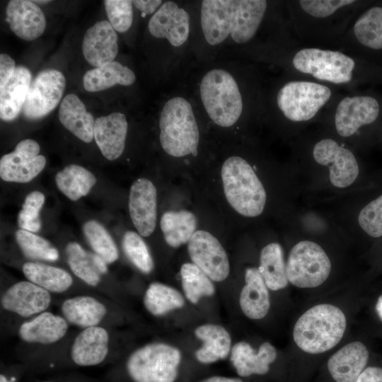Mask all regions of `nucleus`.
Segmentation results:
<instances>
[{
  "label": "nucleus",
  "mask_w": 382,
  "mask_h": 382,
  "mask_svg": "<svg viewBox=\"0 0 382 382\" xmlns=\"http://www.w3.org/2000/svg\"><path fill=\"white\" fill-rule=\"evenodd\" d=\"M299 225L292 217V239L286 253V274L292 289L307 301L352 283L350 246L330 224Z\"/></svg>",
  "instance_id": "1"
},
{
  "label": "nucleus",
  "mask_w": 382,
  "mask_h": 382,
  "mask_svg": "<svg viewBox=\"0 0 382 382\" xmlns=\"http://www.w3.org/2000/svg\"><path fill=\"white\" fill-rule=\"evenodd\" d=\"M354 306L352 283L303 303L292 320V357L327 359L351 335Z\"/></svg>",
  "instance_id": "2"
},
{
  "label": "nucleus",
  "mask_w": 382,
  "mask_h": 382,
  "mask_svg": "<svg viewBox=\"0 0 382 382\" xmlns=\"http://www.w3.org/2000/svg\"><path fill=\"white\" fill-rule=\"evenodd\" d=\"M292 173L303 178L304 186L337 197L351 194L361 174L352 147L323 127L311 134L301 132L292 139Z\"/></svg>",
  "instance_id": "3"
},
{
  "label": "nucleus",
  "mask_w": 382,
  "mask_h": 382,
  "mask_svg": "<svg viewBox=\"0 0 382 382\" xmlns=\"http://www.w3.org/2000/svg\"><path fill=\"white\" fill-rule=\"evenodd\" d=\"M355 0H296L286 3L288 25L292 37L299 42L320 47L334 44L352 21Z\"/></svg>",
  "instance_id": "4"
},
{
  "label": "nucleus",
  "mask_w": 382,
  "mask_h": 382,
  "mask_svg": "<svg viewBox=\"0 0 382 382\" xmlns=\"http://www.w3.org/2000/svg\"><path fill=\"white\" fill-rule=\"evenodd\" d=\"M267 9L265 0H204L200 10L204 37L211 45L227 40L248 43L260 31Z\"/></svg>",
  "instance_id": "5"
},
{
  "label": "nucleus",
  "mask_w": 382,
  "mask_h": 382,
  "mask_svg": "<svg viewBox=\"0 0 382 382\" xmlns=\"http://www.w3.org/2000/svg\"><path fill=\"white\" fill-rule=\"evenodd\" d=\"M284 54L291 76L349 92L361 77V65L355 54L340 49L298 45L286 49Z\"/></svg>",
  "instance_id": "6"
},
{
  "label": "nucleus",
  "mask_w": 382,
  "mask_h": 382,
  "mask_svg": "<svg viewBox=\"0 0 382 382\" xmlns=\"http://www.w3.org/2000/svg\"><path fill=\"white\" fill-rule=\"evenodd\" d=\"M338 89L305 79L291 76L279 87L275 105L292 139L313 122L339 96Z\"/></svg>",
  "instance_id": "7"
},
{
  "label": "nucleus",
  "mask_w": 382,
  "mask_h": 382,
  "mask_svg": "<svg viewBox=\"0 0 382 382\" xmlns=\"http://www.w3.org/2000/svg\"><path fill=\"white\" fill-rule=\"evenodd\" d=\"M221 175L226 198L236 212L248 218L258 217L264 212L267 191L248 161L238 156L228 158Z\"/></svg>",
  "instance_id": "8"
},
{
  "label": "nucleus",
  "mask_w": 382,
  "mask_h": 382,
  "mask_svg": "<svg viewBox=\"0 0 382 382\" xmlns=\"http://www.w3.org/2000/svg\"><path fill=\"white\" fill-rule=\"evenodd\" d=\"M380 105L368 95L340 94L319 122L340 141L353 146L362 129L378 118Z\"/></svg>",
  "instance_id": "9"
},
{
  "label": "nucleus",
  "mask_w": 382,
  "mask_h": 382,
  "mask_svg": "<svg viewBox=\"0 0 382 382\" xmlns=\"http://www.w3.org/2000/svg\"><path fill=\"white\" fill-rule=\"evenodd\" d=\"M160 143L170 156L197 154L198 125L191 104L184 98L173 97L163 105L159 118Z\"/></svg>",
  "instance_id": "10"
},
{
  "label": "nucleus",
  "mask_w": 382,
  "mask_h": 382,
  "mask_svg": "<svg viewBox=\"0 0 382 382\" xmlns=\"http://www.w3.org/2000/svg\"><path fill=\"white\" fill-rule=\"evenodd\" d=\"M200 97L209 118L223 127L233 126L241 117L243 103L234 77L227 71L214 69L202 79Z\"/></svg>",
  "instance_id": "11"
},
{
  "label": "nucleus",
  "mask_w": 382,
  "mask_h": 382,
  "mask_svg": "<svg viewBox=\"0 0 382 382\" xmlns=\"http://www.w3.org/2000/svg\"><path fill=\"white\" fill-rule=\"evenodd\" d=\"M182 354L170 345L156 342L134 350L126 361V369L134 382H175Z\"/></svg>",
  "instance_id": "12"
},
{
  "label": "nucleus",
  "mask_w": 382,
  "mask_h": 382,
  "mask_svg": "<svg viewBox=\"0 0 382 382\" xmlns=\"http://www.w3.org/2000/svg\"><path fill=\"white\" fill-rule=\"evenodd\" d=\"M65 87L66 79L61 71L54 69L40 71L31 81L22 110L24 116L38 120L48 115L59 104Z\"/></svg>",
  "instance_id": "13"
},
{
  "label": "nucleus",
  "mask_w": 382,
  "mask_h": 382,
  "mask_svg": "<svg viewBox=\"0 0 382 382\" xmlns=\"http://www.w3.org/2000/svg\"><path fill=\"white\" fill-rule=\"evenodd\" d=\"M189 256L195 265L212 281L225 280L230 272L227 254L219 241L204 230L195 232L187 244Z\"/></svg>",
  "instance_id": "14"
},
{
  "label": "nucleus",
  "mask_w": 382,
  "mask_h": 382,
  "mask_svg": "<svg viewBox=\"0 0 382 382\" xmlns=\"http://www.w3.org/2000/svg\"><path fill=\"white\" fill-rule=\"evenodd\" d=\"M40 146L33 139L21 141L15 149L1 156L0 177L6 182L25 183L34 179L44 169L46 158L40 155Z\"/></svg>",
  "instance_id": "15"
},
{
  "label": "nucleus",
  "mask_w": 382,
  "mask_h": 382,
  "mask_svg": "<svg viewBox=\"0 0 382 382\" xmlns=\"http://www.w3.org/2000/svg\"><path fill=\"white\" fill-rule=\"evenodd\" d=\"M369 357L366 345L351 335L327 358L328 374L333 382H356L367 366Z\"/></svg>",
  "instance_id": "16"
},
{
  "label": "nucleus",
  "mask_w": 382,
  "mask_h": 382,
  "mask_svg": "<svg viewBox=\"0 0 382 382\" xmlns=\"http://www.w3.org/2000/svg\"><path fill=\"white\" fill-rule=\"evenodd\" d=\"M334 45L346 52L359 45L382 50V6L371 7L357 16Z\"/></svg>",
  "instance_id": "17"
},
{
  "label": "nucleus",
  "mask_w": 382,
  "mask_h": 382,
  "mask_svg": "<svg viewBox=\"0 0 382 382\" xmlns=\"http://www.w3.org/2000/svg\"><path fill=\"white\" fill-rule=\"evenodd\" d=\"M51 301L50 292L28 280L9 286L1 297V305L8 312L29 318L45 311Z\"/></svg>",
  "instance_id": "18"
},
{
  "label": "nucleus",
  "mask_w": 382,
  "mask_h": 382,
  "mask_svg": "<svg viewBox=\"0 0 382 382\" xmlns=\"http://www.w3.org/2000/svg\"><path fill=\"white\" fill-rule=\"evenodd\" d=\"M190 15L174 1H166L151 17L148 28L154 37L167 40L173 47L186 42L190 34Z\"/></svg>",
  "instance_id": "19"
},
{
  "label": "nucleus",
  "mask_w": 382,
  "mask_h": 382,
  "mask_svg": "<svg viewBox=\"0 0 382 382\" xmlns=\"http://www.w3.org/2000/svg\"><path fill=\"white\" fill-rule=\"evenodd\" d=\"M129 212L132 221L140 236H150L156 228L157 192L146 178L136 180L130 187Z\"/></svg>",
  "instance_id": "20"
},
{
  "label": "nucleus",
  "mask_w": 382,
  "mask_h": 382,
  "mask_svg": "<svg viewBox=\"0 0 382 382\" xmlns=\"http://www.w3.org/2000/svg\"><path fill=\"white\" fill-rule=\"evenodd\" d=\"M278 357L276 347L270 342L260 344L257 349L245 341L236 342L231 350V361L241 378L264 376Z\"/></svg>",
  "instance_id": "21"
},
{
  "label": "nucleus",
  "mask_w": 382,
  "mask_h": 382,
  "mask_svg": "<svg viewBox=\"0 0 382 382\" xmlns=\"http://www.w3.org/2000/svg\"><path fill=\"white\" fill-rule=\"evenodd\" d=\"M82 52L85 59L96 67L114 61L118 53L117 35L109 21H98L86 30Z\"/></svg>",
  "instance_id": "22"
},
{
  "label": "nucleus",
  "mask_w": 382,
  "mask_h": 382,
  "mask_svg": "<svg viewBox=\"0 0 382 382\" xmlns=\"http://www.w3.org/2000/svg\"><path fill=\"white\" fill-rule=\"evenodd\" d=\"M6 13L10 29L23 40H33L45 31V16L33 1L11 0L7 4Z\"/></svg>",
  "instance_id": "23"
},
{
  "label": "nucleus",
  "mask_w": 382,
  "mask_h": 382,
  "mask_svg": "<svg viewBox=\"0 0 382 382\" xmlns=\"http://www.w3.org/2000/svg\"><path fill=\"white\" fill-rule=\"evenodd\" d=\"M239 305L244 316L252 320H260L269 313L271 296L258 266L248 267L244 284L239 296Z\"/></svg>",
  "instance_id": "24"
},
{
  "label": "nucleus",
  "mask_w": 382,
  "mask_h": 382,
  "mask_svg": "<svg viewBox=\"0 0 382 382\" xmlns=\"http://www.w3.org/2000/svg\"><path fill=\"white\" fill-rule=\"evenodd\" d=\"M128 124L126 116L118 112L95 120L93 137L103 156L114 161L123 153Z\"/></svg>",
  "instance_id": "25"
},
{
  "label": "nucleus",
  "mask_w": 382,
  "mask_h": 382,
  "mask_svg": "<svg viewBox=\"0 0 382 382\" xmlns=\"http://www.w3.org/2000/svg\"><path fill=\"white\" fill-rule=\"evenodd\" d=\"M110 335L101 326L83 329L71 347V358L77 365L91 366L100 364L109 352Z\"/></svg>",
  "instance_id": "26"
},
{
  "label": "nucleus",
  "mask_w": 382,
  "mask_h": 382,
  "mask_svg": "<svg viewBox=\"0 0 382 382\" xmlns=\"http://www.w3.org/2000/svg\"><path fill=\"white\" fill-rule=\"evenodd\" d=\"M68 322L61 316L44 311L23 323L18 336L27 343L50 345L62 339L68 330Z\"/></svg>",
  "instance_id": "27"
},
{
  "label": "nucleus",
  "mask_w": 382,
  "mask_h": 382,
  "mask_svg": "<svg viewBox=\"0 0 382 382\" xmlns=\"http://www.w3.org/2000/svg\"><path fill=\"white\" fill-rule=\"evenodd\" d=\"M258 270L270 291L278 292L290 286L286 274V253L279 242L272 241L261 248Z\"/></svg>",
  "instance_id": "28"
},
{
  "label": "nucleus",
  "mask_w": 382,
  "mask_h": 382,
  "mask_svg": "<svg viewBox=\"0 0 382 382\" xmlns=\"http://www.w3.org/2000/svg\"><path fill=\"white\" fill-rule=\"evenodd\" d=\"M195 335L203 342L195 352L197 360L202 364H209L224 359L231 352V335L220 325H201L195 329Z\"/></svg>",
  "instance_id": "29"
},
{
  "label": "nucleus",
  "mask_w": 382,
  "mask_h": 382,
  "mask_svg": "<svg viewBox=\"0 0 382 382\" xmlns=\"http://www.w3.org/2000/svg\"><path fill=\"white\" fill-rule=\"evenodd\" d=\"M31 73L24 66H18L11 78L0 89V117L4 121L16 118L23 105L31 83Z\"/></svg>",
  "instance_id": "30"
},
{
  "label": "nucleus",
  "mask_w": 382,
  "mask_h": 382,
  "mask_svg": "<svg viewBox=\"0 0 382 382\" xmlns=\"http://www.w3.org/2000/svg\"><path fill=\"white\" fill-rule=\"evenodd\" d=\"M59 119L62 125L80 140L86 143L92 141L95 125L93 116L75 94H68L62 100Z\"/></svg>",
  "instance_id": "31"
},
{
  "label": "nucleus",
  "mask_w": 382,
  "mask_h": 382,
  "mask_svg": "<svg viewBox=\"0 0 382 382\" xmlns=\"http://www.w3.org/2000/svg\"><path fill=\"white\" fill-rule=\"evenodd\" d=\"M61 311L68 323L84 329L98 325L108 311L97 299L79 295L64 300L61 305Z\"/></svg>",
  "instance_id": "32"
},
{
  "label": "nucleus",
  "mask_w": 382,
  "mask_h": 382,
  "mask_svg": "<svg viewBox=\"0 0 382 382\" xmlns=\"http://www.w3.org/2000/svg\"><path fill=\"white\" fill-rule=\"evenodd\" d=\"M65 252L74 274L91 286H97L101 275L108 272V264L102 257L95 253L86 251L78 243L67 244Z\"/></svg>",
  "instance_id": "33"
},
{
  "label": "nucleus",
  "mask_w": 382,
  "mask_h": 382,
  "mask_svg": "<svg viewBox=\"0 0 382 382\" xmlns=\"http://www.w3.org/2000/svg\"><path fill=\"white\" fill-rule=\"evenodd\" d=\"M136 76L133 71L117 61L87 71L83 77V88L89 92L108 89L116 84L130 86Z\"/></svg>",
  "instance_id": "34"
},
{
  "label": "nucleus",
  "mask_w": 382,
  "mask_h": 382,
  "mask_svg": "<svg viewBox=\"0 0 382 382\" xmlns=\"http://www.w3.org/2000/svg\"><path fill=\"white\" fill-rule=\"evenodd\" d=\"M160 226L166 243L178 248L188 243L196 231L197 218L185 209L168 211L162 215Z\"/></svg>",
  "instance_id": "35"
},
{
  "label": "nucleus",
  "mask_w": 382,
  "mask_h": 382,
  "mask_svg": "<svg viewBox=\"0 0 382 382\" xmlns=\"http://www.w3.org/2000/svg\"><path fill=\"white\" fill-rule=\"evenodd\" d=\"M26 279L52 293H63L73 284L71 274L66 270L38 262H27L23 265Z\"/></svg>",
  "instance_id": "36"
},
{
  "label": "nucleus",
  "mask_w": 382,
  "mask_h": 382,
  "mask_svg": "<svg viewBox=\"0 0 382 382\" xmlns=\"http://www.w3.org/2000/svg\"><path fill=\"white\" fill-rule=\"evenodd\" d=\"M55 183L65 196L72 201H77L89 193L96 178L84 167L70 164L56 174Z\"/></svg>",
  "instance_id": "37"
},
{
  "label": "nucleus",
  "mask_w": 382,
  "mask_h": 382,
  "mask_svg": "<svg viewBox=\"0 0 382 382\" xmlns=\"http://www.w3.org/2000/svg\"><path fill=\"white\" fill-rule=\"evenodd\" d=\"M143 303L154 316H162L185 304L184 297L176 289L160 282H153L146 289Z\"/></svg>",
  "instance_id": "38"
},
{
  "label": "nucleus",
  "mask_w": 382,
  "mask_h": 382,
  "mask_svg": "<svg viewBox=\"0 0 382 382\" xmlns=\"http://www.w3.org/2000/svg\"><path fill=\"white\" fill-rule=\"evenodd\" d=\"M182 286L186 299L193 304L201 298L215 293L212 280L192 262L184 263L180 267Z\"/></svg>",
  "instance_id": "39"
},
{
  "label": "nucleus",
  "mask_w": 382,
  "mask_h": 382,
  "mask_svg": "<svg viewBox=\"0 0 382 382\" xmlns=\"http://www.w3.org/2000/svg\"><path fill=\"white\" fill-rule=\"evenodd\" d=\"M352 219L354 225L366 235L374 238L382 237V195L361 207L354 216L335 219L332 224Z\"/></svg>",
  "instance_id": "40"
},
{
  "label": "nucleus",
  "mask_w": 382,
  "mask_h": 382,
  "mask_svg": "<svg viewBox=\"0 0 382 382\" xmlns=\"http://www.w3.org/2000/svg\"><path fill=\"white\" fill-rule=\"evenodd\" d=\"M83 231L94 253L107 264H111L118 259L117 245L101 224L94 220L88 221L83 226Z\"/></svg>",
  "instance_id": "41"
},
{
  "label": "nucleus",
  "mask_w": 382,
  "mask_h": 382,
  "mask_svg": "<svg viewBox=\"0 0 382 382\" xmlns=\"http://www.w3.org/2000/svg\"><path fill=\"white\" fill-rule=\"evenodd\" d=\"M23 254L33 260L54 262L59 259V252L52 243L33 232L19 229L15 234Z\"/></svg>",
  "instance_id": "42"
},
{
  "label": "nucleus",
  "mask_w": 382,
  "mask_h": 382,
  "mask_svg": "<svg viewBox=\"0 0 382 382\" xmlns=\"http://www.w3.org/2000/svg\"><path fill=\"white\" fill-rule=\"evenodd\" d=\"M122 249L129 261L141 272L149 274L154 267L150 251L141 236L127 231L122 238Z\"/></svg>",
  "instance_id": "43"
},
{
  "label": "nucleus",
  "mask_w": 382,
  "mask_h": 382,
  "mask_svg": "<svg viewBox=\"0 0 382 382\" xmlns=\"http://www.w3.org/2000/svg\"><path fill=\"white\" fill-rule=\"evenodd\" d=\"M44 202L45 195L40 191H33L26 196L18 217L21 229L33 233L40 229V212Z\"/></svg>",
  "instance_id": "44"
},
{
  "label": "nucleus",
  "mask_w": 382,
  "mask_h": 382,
  "mask_svg": "<svg viewBox=\"0 0 382 382\" xmlns=\"http://www.w3.org/2000/svg\"><path fill=\"white\" fill-rule=\"evenodd\" d=\"M103 3L112 28L120 33L127 31L133 22L132 1L105 0Z\"/></svg>",
  "instance_id": "45"
},
{
  "label": "nucleus",
  "mask_w": 382,
  "mask_h": 382,
  "mask_svg": "<svg viewBox=\"0 0 382 382\" xmlns=\"http://www.w3.org/2000/svg\"><path fill=\"white\" fill-rule=\"evenodd\" d=\"M16 68L14 60L8 54H0V89L13 75Z\"/></svg>",
  "instance_id": "46"
},
{
  "label": "nucleus",
  "mask_w": 382,
  "mask_h": 382,
  "mask_svg": "<svg viewBox=\"0 0 382 382\" xmlns=\"http://www.w3.org/2000/svg\"><path fill=\"white\" fill-rule=\"evenodd\" d=\"M356 382H382V367L366 366Z\"/></svg>",
  "instance_id": "47"
},
{
  "label": "nucleus",
  "mask_w": 382,
  "mask_h": 382,
  "mask_svg": "<svg viewBox=\"0 0 382 382\" xmlns=\"http://www.w3.org/2000/svg\"><path fill=\"white\" fill-rule=\"evenodd\" d=\"M132 3L137 9L146 14L154 13L163 4L161 0H137L132 1Z\"/></svg>",
  "instance_id": "48"
},
{
  "label": "nucleus",
  "mask_w": 382,
  "mask_h": 382,
  "mask_svg": "<svg viewBox=\"0 0 382 382\" xmlns=\"http://www.w3.org/2000/svg\"><path fill=\"white\" fill-rule=\"evenodd\" d=\"M200 382H243L241 378L213 376L202 380Z\"/></svg>",
  "instance_id": "49"
},
{
  "label": "nucleus",
  "mask_w": 382,
  "mask_h": 382,
  "mask_svg": "<svg viewBox=\"0 0 382 382\" xmlns=\"http://www.w3.org/2000/svg\"><path fill=\"white\" fill-rule=\"evenodd\" d=\"M375 311L382 322V294L380 295L375 304Z\"/></svg>",
  "instance_id": "50"
},
{
  "label": "nucleus",
  "mask_w": 382,
  "mask_h": 382,
  "mask_svg": "<svg viewBox=\"0 0 382 382\" xmlns=\"http://www.w3.org/2000/svg\"><path fill=\"white\" fill-rule=\"evenodd\" d=\"M0 382H13L12 381L8 380L4 375H0Z\"/></svg>",
  "instance_id": "51"
},
{
  "label": "nucleus",
  "mask_w": 382,
  "mask_h": 382,
  "mask_svg": "<svg viewBox=\"0 0 382 382\" xmlns=\"http://www.w3.org/2000/svg\"><path fill=\"white\" fill-rule=\"evenodd\" d=\"M34 3H39V4H47L50 2V1H33Z\"/></svg>",
  "instance_id": "52"
},
{
  "label": "nucleus",
  "mask_w": 382,
  "mask_h": 382,
  "mask_svg": "<svg viewBox=\"0 0 382 382\" xmlns=\"http://www.w3.org/2000/svg\"><path fill=\"white\" fill-rule=\"evenodd\" d=\"M47 382H49V381H47Z\"/></svg>",
  "instance_id": "53"
}]
</instances>
